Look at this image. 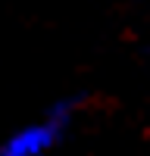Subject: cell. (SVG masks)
Returning a JSON list of instances; mask_svg holds the SVG:
<instances>
[{"label": "cell", "instance_id": "1", "mask_svg": "<svg viewBox=\"0 0 150 156\" xmlns=\"http://www.w3.org/2000/svg\"><path fill=\"white\" fill-rule=\"evenodd\" d=\"M66 119H69V109L59 106V109H53V115L12 131L3 144H0V156H47L56 147V140L62 137Z\"/></svg>", "mask_w": 150, "mask_h": 156}]
</instances>
